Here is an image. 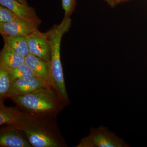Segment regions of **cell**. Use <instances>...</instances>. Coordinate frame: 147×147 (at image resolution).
I'll use <instances>...</instances> for the list:
<instances>
[{
	"label": "cell",
	"mask_w": 147,
	"mask_h": 147,
	"mask_svg": "<svg viewBox=\"0 0 147 147\" xmlns=\"http://www.w3.org/2000/svg\"><path fill=\"white\" fill-rule=\"evenodd\" d=\"M57 115L22 112L16 123L10 126L22 131L33 147H67L58 127Z\"/></svg>",
	"instance_id": "1"
},
{
	"label": "cell",
	"mask_w": 147,
	"mask_h": 147,
	"mask_svg": "<svg viewBox=\"0 0 147 147\" xmlns=\"http://www.w3.org/2000/svg\"><path fill=\"white\" fill-rule=\"evenodd\" d=\"M12 101L28 113L59 114L66 105L51 86L43 87L19 96L11 97Z\"/></svg>",
	"instance_id": "2"
},
{
	"label": "cell",
	"mask_w": 147,
	"mask_h": 147,
	"mask_svg": "<svg viewBox=\"0 0 147 147\" xmlns=\"http://www.w3.org/2000/svg\"><path fill=\"white\" fill-rule=\"evenodd\" d=\"M123 139L105 126L91 127L88 136L80 141L77 147H128Z\"/></svg>",
	"instance_id": "3"
},
{
	"label": "cell",
	"mask_w": 147,
	"mask_h": 147,
	"mask_svg": "<svg viewBox=\"0 0 147 147\" xmlns=\"http://www.w3.org/2000/svg\"><path fill=\"white\" fill-rule=\"evenodd\" d=\"M30 54L35 55L50 63L51 46L46 33L37 30L27 36Z\"/></svg>",
	"instance_id": "4"
},
{
	"label": "cell",
	"mask_w": 147,
	"mask_h": 147,
	"mask_svg": "<svg viewBox=\"0 0 147 147\" xmlns=\"http://www.w3.org/2000/svg\"><path fill=\"white\" fill-rule=\"evenodd\" d=\"M47 86H51L37 76L17 79L11 82L6 98L24 95L38 89Z\"/></svg>",
	"instance_id": "5"
},
{
	"label": "cell",
	"mask_w": 147,
	"mask_h": 147,
	"mask_svg": "<svg viewBox=\"0 0 147 147\" xmlns=\"http://www.w3.org/2000/svg\"><path fill=\"white\" fill-rule=\"evenodd\" d=\"M0 4L9 9L23 21L38 26L41 24V20L37 15L35 9L32 7L16 0H0Z\"/></svg>",
	"instance_id": "6"
},
{
	"label": "cell",
	"mask_w": 147,
	"mask_h": 147,
	"mask_svg": "<svg viewBox=\"0 0 147 147\" xmlns=\"http://www.w3.org/2000/svg\"><path fill=\"white\" fill-rule=\"evenodd\" d=\"M23 132L10 125L1 128L0 131V147H32Z\"/></svg>",
	"instance_id": "7"
},
{
	"label": "cell",
	"mask_w": 147,
	"mask_h": 147,
	"mask_svg": "<svg viewBox=\"0 0 147 147\" xmlns=\"http://www.w3.org/2000/svg\"><path fill=\"white\" fill-rule=\"evenodd\" d=\"M38 27L23 20L10 23H0V33L1 36H28L38 30Z\"/></svg>",
	"instance_id": "8"
},
{
	"label": "cell",
	"mask_w": 147,
	"mask_h": 147,
	"mask_svg": "<svg viewBox=\"0 0 147 147\" xmlns=\"http://www.w3.org/2000/svg\"><path fill=\"white\" fill-rule=\"evenodd\" d=\"M25 63L31 69L36 76L52 87L49 63L37 56L30 54L25 57Z\"/></svg>",
	"instance_id": "9"
},
{
	"label": "cell",
	"mask_w": 147,
	"mask_h": 147,
	"mask_svg": "<svg viewBox=\"0 0 147 147\" xmlns=\"http://www.w3.org/2000/svg\"><path fill=\"white\" fill-rule=\"evenodd\" d=\"M25 57L4 44L0 53V64L8 69H13L25 63Z\"/></svg>",
	"instance_id": "10"
},
{
	"label": "cell",
	"mask_w": 147,
	"mask_h": 147,
	"mask_svg": "<svg viewBox=\"0 0 147 147\" xmlns=\"http://www.w3.org/2000/svg\"><path fill=\"white\" fill-rule=\"evenodd\" d=\"M5 45H7L18 54L26 57L30 54L27 36H2Z\"/></svg>",
	"instance_id": "11"
},
{
	"label": "cell",
	"mask_w": 147,
	"mask_h": 147,
	"mask_svg": "<svg viewBox=\"0 0 147 147\" xmlns=\"http://www.w3.org/2000/svg\"><path fill=\"white\" fill-rule=\"evenodd\" d=\"M22 112L16 108L5 105L3 100H0V125H11L14 124L21 116Z\"/></svg>",
	"instance_id": "12"
},
{
	"label": "cell",
	"mask_w": 147,
	"mask_h": 147,
	"mask_svg": "<svg viewBox=\"0 0 147 147\" xmlns=\"http://www.w3.org/2000/svg\"><path fill=\"white\" fill-rule=\"evenodd\" d=\"M11 84L8 69L0 64V100L6 98Z\"/></svg>",
	"instance_id": "13"
},
{
	"label": "cell",
	"mask_w": 147,
	"mask_h": 147,
	"mask_svg": "<svg viewBox=\"0 0 147 147\" xmlns=\"http://www.w3.org/2000/svg\"><path fill=\"white\" fill-rule=\"evenodd\" d=\"M8 70L11 82L17 79L36 76L31 69L25 63L16 68Z\"/></svg>",
	"instance_id": "14"
},
{
	"label": "cell",
	"mask_w": 147,
	"mask_h": 147,
	"mask_svg": "<svg viewBox=\"0 0 147 147\" xmlns=\"http://www.w3.org/2000/svg\"><path fill=\"white\" fill-rule=\"evenodd\" d=\"M21 20H22L9 9L0 5V23H10Z\"/></svg>",
	"instance_id": "15"
},
{
	"label": "cell",
	"mask_w": 147,
	"mask_h": 147,
	"mask_svg": "<svg viewBox=\"0 0 147 147\" xmlns=\"http://www.w3.org/2000/svg\"><path fill=\"white\" fill-rule=\"evenodd\" d=\"M63 9L65 16L70 17L74 11L76 5V0H62Z\"/></svg>",
	"instance_id": "16"
},
{
	"label": "cell",
	"mask_w": 147,
	"mask_h": 147,
	"mask_svg": "<svg viewBox=\"0 0 147 147\" xmlns=\"http://www.w3.org/2000/svg\"><path fill=\"white\" fill-rule=\"evenodd\" d=\"M108 5L112 7H114L117 5V0H104Z\"/></svg>",
	"instance_id": "17"
},
{
	"label": "cell",
	"mask_w": 147,
	"mask_h": 147,
	"mask_svg": "<svg viewBox=\"0 0 147 147\" xmlns=\"http://www.w3.org/2000/svg\"><path fill=\"white\" fill-rule=\"evenodd\" d=\"M19 2L22 3L26 5H28V2L27 0H16Z\"/></svg>",
	"instance_id": "18"
},
{
	"label": "cell",
	"mask_w": 147,
	"mask_h": 147,
	"mask_svg": "<svg viewBox=\"0 0 147 147\" xmlns=\"http://www.w3.org/2000/svg\"><path fill=\"white\" fill-rule=\"evenodd\" d=\"M129 0H117V5L118 4L124 2L128 1Z\"/></svg>",
	"instance_id": "19"
}]
</instances>
